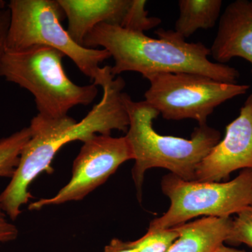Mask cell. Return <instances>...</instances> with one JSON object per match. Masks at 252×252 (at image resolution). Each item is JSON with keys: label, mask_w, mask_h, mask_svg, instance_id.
Instances as JSON below:
<instances>
[{"label": "cell", "mask_w": 252, "mask_h": 252, "mask_svg": "<svg viewBox=\"0 0 252 252\" xmlns=\"http://www.w3.org/2000/svg\"><path fill=\"white\" fill-rule=\"evenodd\" d=\"M9 25L10 11L8 3L0 0V63L6 51Z\"/></svg>", "instance_id": "cell-17"}, {"label": "cell", "mask_w": 252, "mask_h": 252, "mask_svg": "<svg viewBox=\"0 0 252 252\" xmlns=\"http://www.w3.org/2000/svg\"><path fill=\"white\" fill-rule=\"evenodd\" d=\"M31 137L29 126L0 140V177L12 178L23 149Z\"/></svg>", "instance_id": "cell-14"}, {"label": "cell", "mask_w": 252, "mask_h": 252, "mask_svg": "<svg viewBox=\"0 0 252 252\" xmlns=\"http://www.w3.org/2000/svg\"><path fill=\"white\" fill-rule=\"evenodd\" d=\"M103 252H137L131 245L130 242H124L119 239H113L104 248Z\"/></svg>", "instance_id": "cell-19"}, {"label": "cell", "mask_w": 252, "mask_h": 252, "mask_svg": "<svg viewBox=\"0 0 252 252\" xmlns=\"http://www.w3.org/2000/svg\"><path fill=\"white\" fill-rule=\"evenodd\" d=\"M215 252H246L242 251V250H236V249L228 248V247L225 246L224 245H220V248L217 249Z\"/></svg>", "instance_id": "cell-20"}, {"label": "cell", "mask_w": 252, "mask_h": 252, "mask_svg": "<svg viewBox=\"0 0 252 252\" xmlns=\"http://www.w3.org/2000/svg\"><path fill=\"white\" fill-rule=\"evenodd\" d=\"M240 169H252V94L225 127L224 138L198 165L195 181L220 182Z\"/></svg>", "instance_id": "cell-9"}, {"label": "cell", "mask_w": 252, "mask_h": 252, "mask_svg": "<svg viewBox=\"0 0 252 252\" xmlns=\"http://www.w3.org/2000/svg\"><path fill=\"white\" fill-rule=\"evenodd\" d=\"M125 86L122 77L109 78L102 86L100 102L81 122L69 116L50 119L37 114L32 119L31 139L11 182L0 194V203L11 220H16L21 207L32 198L28 190L33 181L41 172L52 171L51 162L64 145L76 140L84 142L97 133L110 135L113 130L127 132L130 119L124 99Z\"/></svg>", "instance_id": "cell-1"}, {"label": "cell", "mask_w": 252, "mask_h": 252, "mask_svg": "<svg viewBox=\"0 0 252 252\" xmlns=\"http://www.w3.org/2000/svg\"><path fill=\"white\" fill-rule=\"evenodd\" d=\"M124 99L130 119L125 137L135 160L132 175L139 200L149 169L161 167L182 180L195 181L198 165L220 141V131L205 124L194 129L190 140L161 135L153 127L160 114L157 109L145 100L134 102L127 94Z\"/></svg>", "instance_id": "cell-3"}, {"label": "cell", "mask_w": 252, "mask_h": 252, "mask_svg": "<svg viewBox=\"0 0 252 252\" xmlns=\"http://www.w3.org/2000/svg\"><path fill=\"white\" fill-rule=\"evenodd\" d=\"M162 191L170 208L152 220L148 230L173 228L199 216L230 217L252 205V169H245L230 182L185 181L173 174L164 176Z\"/></svg>", "instance_id": "cell-6"}, {"label": "cell", "mask_w": 252, "mask_h": 252, "mask_svg": "<svg viewBox=\"0 0 252 252\" xmlns=\"http://www.w3.org/2000/svg\"><path fill=\"white\" fill-rule=\"evenodd\" d=\"M130 160H133V154L126 137L96 134L84 142L73 162L72 177L67 185L52 198L31 203L29 210L83 200Z\"/></svg>", "instance_id": "cell-8"}, {"label": "cell", "mask_w": 252, "mask_h": 252, "mask_svg": "<svg viewBox=\"0 0 252 252\" xmlns=\"http://www.w3.org/2000/svg\"><path fill=\"white\" fill-rule=\"evenodd\" d=\"M250 5H251V7H252V1H250Z\"/></svg>", "instance_id": "cell-21"}, {"label": "cell", "mask_w": 252, "mask_h": 252, "mask_svg": "<svg viewBox=\"0 0 252 252\" xmlns=\"http://www.w3.org/2000/svg\"><path fill=\"white\" fill-rule=\"evenodd\" d=\"M211 56L220 64L233 58L246 60L252 66V9L250 1L237 0L220 16Z\"/></svg>", "instance_id": "cell-11"}, {"label": "cell", "mask_w": 252, "mask_h": 252, "mask_svg": "<svg viewBox=\"0 0 252 252\" xmlns=\"http://www.w3.org/2000/svg\"><path fill=\"white\" fill-rule=\"evenodd\" d=\"M232 221L230 217H205L177 225L180 236L166 252H215L228 239Z\"/></svg>", "instance_id": "cell-12"}, {"label": "cell", "mask_w": 252, "mask_h": 252, "mask_svg": "<svg viewBox=\"0 0 252 252\" xmlns=\"http://www.w3.org/2000/svg\"><path fill=\"white\" fill-rule=\"evenodd\" d=\"M68 20L67 32L79 45L102 23L126 29L133 0H58Z\"/></svg>", "instance_id": "cell-10"}, {"label": "cell", "mask_w": 252, "mask_h": 252, "mask_svg": "<svg viewBox=\"0 0 252 252\" xmlns=\"http://www.w3.org/2000/svg\"><path fill=\"white\" fill-rule=\"evenodd\" d=\"M150 83L145 101L167 120L190 119L199 125L216 107L248 92L250 86L220 82L194 73H161L147 79Z\"/></svg>", "instance_id": "cell-7"}, {"label": "cell", "mask_w": 252, "mask_h": 252, "mask_svg": "<svg viewBox=\"0 0 252 252\" xmlns=\"http://www.w3.org/2000/svg\"><path fill=\"white\" fill-rule=\"evenodd\" d=\"M0 203V243H7L17 238L18 230L16 225L8 221Z\"/></svg>", "instance_id": "cell-18"}, {"label": "cell", "mask_w": 252, "mask_h": 252, "mask_svg": "<svg viewBox=\"0 0 252 252\" xmlns=\"http://www.w3.org/2000/svg\"><path fill=\"white\" fill-rule=\"evenodd\" d=\"M10 25L6 51L45 46L69 58L95 86L102 87L112 75L110 66L99 64L110 59L108 51L77 44L63 28L65 17L58 0H11L8 3Z\"/></svg>", "instance_id": "cell-5"}, {"label": "cell", "mask_w": 252, "mask_h": 252, "mask_svg": "<svg viewBox=\"0 0 252 252\" xmlns=\"http://www.w3.org/2000/svg\"><path fill=\"white\" fill-rule=\"evenodd\" d=\"M158 39L118 26L102 23L86 36L84 47L107 50L114 60L113 76L140 73L148 79L161 73L201 74L220 82L237 84L240 72L227 64L212 63L210 49L203 43H189L175 31L159 29Z\"/></svg>", "instance_id": "cell-2"}, {"label": "cell", "mask_w": 252, "mask_h": 252, "mask_svg": "<svg viewBox=\"0 0 252 252\" xmlns=\"http://www.w3.org/2000/svg\"><path fill=\"white\" fill-rule=\"evenodd\" d=\"M64 57L61 51L45 46L6 51L0 77L29 91L38 114L61 119L75 106L92 103L98 93L94 84L79 86L69 79L63 65Z\"/></svg>", "instance_id": "cell-4"}, {"label": "cell", "mask_w": 252, "mask_h": 252, "mask_svg": "<svg viewBox=\"0 0 252 252\" xmlns=\"http://www.w3.org/2000/svg\"><path fill=\"white\" fill-rule=\"evenodd\" d=\"M180 16L175 23V31L182 37L189 38L199 29L215 27L220 18V0H180Z\"/></svg>", "instance_id": "cell-13"}, {"label": "cell", "mask_w": 252, "mask_h": 252, "mask_svg": "<svg viewBox=\"0 0 252 252\" xmlns=\"http://www.w3.org/2000/svg\"><path fill=\"white\" fill-rule=\"evenodd\" d=\"M225 243L230 245L245 244L252 248V205L237 214Z\"/></svg>", "instance_id": "cell-16"}, {"label": "cell", "mask_w": 252, "mask_h": 252, "mask_svg": "<svg viewBox=\"0 0 252 252\" xmlns=\"http://www.w3.org/2000/svg\"><path fill=\"white\" fill-rule=\"evenodd\" d=\"M180 236L173 228L160 230H148L142 238L130 242L137 252H166Z\"/></svg>", "instance_id": "cell-15"}]
</instances>
